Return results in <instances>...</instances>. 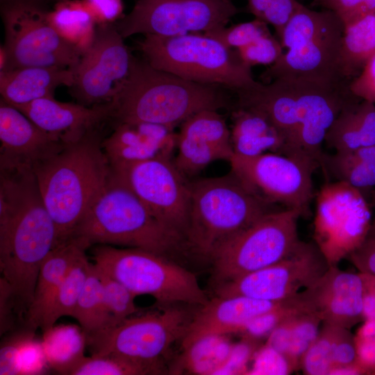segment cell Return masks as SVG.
<instances>
[{
	"instance_id": "obj_17",
	"label": "cell",
	"mask_w": 375,
	"mask_h": 375,
	"mask_svg": "<svg viewBox=\"0 0 375 375\" xmlns=\"http://www.w3.org/2000/svg\"><path fill=\"white\" fill-rule=\"evenodd\" d=\"M111 169L160 222L184 241L190 209V182L171 158H158Z\"/></svg>"
},
{
	"instance_id": "obj_38",
	"label": "cell",
	"mask_w": 375,
	"mask_h": 375,
	"mask_svg": "<svg viewBox=\"0 0 375 375\" xmlns=\"http://www.w3.org/2000/svg\"><path fill=\"white\" fill-rule=\"evenodd\" d=\"M341 327L322 323L319 332L303 356L300 368L305 374L329 375L334 344Z\"/></svg>"
},
{
	"instance_id": "obj_23",
	"label": "cell",
	"mask_w": 375,
	"mask_h": 375,
	"mask_svg": "<svg viewBox=\"0 0 375 375\" xmlns=\"http://www.w3.org/2000/svg\"><path fill=\"white\" fill-rule=\"evenodd\" d=\"M294 297L270 301L242 296H215L193 315L181 340V347L185 349L206 337L236 333L252 318L285 306Z\"/></svg>"
},
{
	"instance_id": "obj_49",
	"label": "cell",
	"mask_w": 375,
	"mask_h": 375,
	"mask_svg": "<svg viewBox=\"0 0 375 375\" xmlns=\"http://www.w3.org/2000/svg\"><path fill=\"white\" fill-rule=\"evenodd\" d=\"M357 361L358 354L355 335H353L349 329L341 327L334 344L331 370L335 367L349 365Z\"/></svg>"
},
{
	"instance_id": "obj_8",
	"label": "cell",
	"mask_w": 375,
	"mask_h": 375,
	"mask_svg": "<svg viewBox=\"0 0 375 375\" xmlns=\"http://www.w3.org/2000/svg\"><path fill=\"white\" fill-rule=\"evenodd\" d=\"M99 268L136 296L147 294L160 305L203 306L208 301L195 275L171 258L137 248L99 244L92 251Z\"/></svg>"
},
{
	"instance_id": "obj_42",
	"label": "cell",
	"mask_w": 375,
	"mask_h": 375,
	"mask_svg": "<svg viewBox=\"0 0 375 375\" xmlns=\"http://www.w3.org/2000/svg\"><path fill=\"white\" fill-rule=\"evenodd\" d=\"M300 4L297 0H247V9L255 18L272 25L280 40Z\"/></svg>"
},
{
	"instance_id": "obj_47",
	"label": "cell",
	"mask_w": 375,
	"mask_h": 375,
	"mask_svg": "<svg viewBox=\"0 0 375 375\" xmlns=\"http://www.w3.org/2000/svg\"><path fill=\"white\" fill-rule=\"evenodd\" d=\"M258 342L242 339L233 344L230 353L215 374H247V364L257 351Z\"/></svg>"
},
{
	"instance_id": "obj_30",
	"label": "cell",
	"mask_w": 375,
	"mask_h": 375,
	"mask_svg": "<svg viewBox=\"0 0 375 375\" xmlns=\"http://www.w3.org/2000/svg\"><path fill=\"white\" fill-rule=\"evenodd\" d=\"M322 325V321L315 312L299 310L281 322L267 337L265 344L285 356L297 370Z\"/></svg>"
},
{
	"instance_id": "obj_25",
	"label": "cell",
	"mask_w": 375,
	"mask_h": 375,
	"mask_svg": "<svg viewBox=\"0 0 375 375\" xmlns=\"http://www.w3.org/2000/svg\"><path fill=\"white\" fill-rule=\"evenodd\" d=\"M235 92L238 107L262 113L284 135L292 156L308 159L298 150L299 108L297 92L290 81L276 78L266 83L257 81L251 87Z\"/></svg>"
},
{
	"instance_id": "obj_21",
	"label": "cell",
	"mask_w": 375,
	"mask_h": 375,
	"mask_svg": "<svg viewBox=\"0 0 375 375\" xmlns=\"http://www.w3.org/2000/svg\"><path fill=\"white\" fill-rule=\"evenodd\" d=\"M17 109L65 146L102 130L112 116L110 102L89 107L54 97L40 99Z\"/></svg>"
},
{
	"instance_id": "obj_5",
	"label": "cell",
	"mask_w": 375,
	"mask_h": 375,
	"mask_svg": "<svg viewBox=\"0 0 375 375\" xmlns=\"http://www.w3.org/2000/svg\"><path fill=\"white\" fill-rule=\"evenodd\" d=\"M71 237L92 244L137 248L167 258L185 248L133 191L112 172L106 188ZM70 237V238H71Z\"/></svg>"
},
{
	"instance_id": "obj_1",
	"label": "cell",
	"mask_w": 375,
	"mask_h": 375,
	"mask_svg": "<svg viewBox=\"0 0 375 375\" xmlns=\"http://www.w3.org/2000/svg\"><path fill=\"white\" fill-rule=\"evenodd\" d=\"M58 244L56 225L35 174L0 190V272L10 287L17 316L24 324L40 269Z\"/></svg>"
},
{
	"instance_id": "obj_10",
	"label": "cell",
	"mask_w": 375,
	"mask_h": 375,
	"mask_svg": "<svg viewBox=\"0 0 375 375\" xmlns=\"http://www.w3.org/2000/svg\"><path fill=\"white\" fill-rule=\"evenodd\" d=\"M49 5L46 0H0L7 54L3 71L29 66L73 69L77 65L82 54L53 26Z\"/></svg>"
},
{
	"instance_id": "obj_4",
	"label": "cell",
	"mask_w": 375,
	"mask_h": 375,
	"mask_svg": "<svg viewBox=\"0 0 375 375\" xmlns=\"http://www.w3.org/2000/svg\"><path fill=\"white\" fill-rule=\"evenodd\" d=\"M185 249L210 260L263 215L278 210L250 190L231 171L190 182Z\"/></svg>"
},
{
	"instance_id": "obj_3",
	"label": "cell",
	"mask_w": 375,
	"mask_h": 375,
	"mask_svg": "<svg viewBox=\"0 0 375 375\" xmlns=\"http://www.w3.org/2000/svg\"><path fill=\"white\" fill-rule=\"evenodd\" d=\"M224 88L192 82L134 57L129 75L110 102L111 122H148L174 128L192 115L226 104Z\"/></svg>"
},
{
	"instance_id": "obj_32",
	"label": "cell",
	"mask_w": 375,
	"mask_h": 375,
	"mask_svg": "<svg viewBox=\"0 0 375 375\" xmlns=\"http://www.w3.org/2000/svg\"><path fill=\"white\" fill-rule=\"evenodd\" d=\"M41 342L49 367L60 374L70 375L85 357L86 337L80 326L53 325L43 331Z\"/></svg>"
},
{
	"instance_id": "obj_54",
	"label": "cell",
	"mask_w": 375,
	"mask_h": 375,
	"mask_svg": "<svg viewBox=\"0 0 375 375\" xmlns=\"http://www.w3.org/2000/svg\"><path fill=\"white\" fill-rule=\"evenodd\" d=\"M356 347L358 362L368 369L370 374H375V338L356 342Z\"/></svg>"
},
{
	"instance_id": "obj_44",
	"label": "cell",
	"mask_w": 375,
	"mask_h": 375,
	"mask_svg": "<svg viewBox=\"0 0 375 375\" xmlns=\"http://www.w3.org/2000/svg\"><path fill=\"white\" fill-rule=\"evenodd\" d=\"M16 366L20 375L43 374L50 368L42 342L35 338V331L26 328L16 353Z\"/></svg>"
},
{
	"instance_id": "obj_58",
	"label": "cell",
	"mask_w": 375,
	"mask_h": 375,
	"mask_svg": "<svg viewBox=\"0 0 375 375\" xmlns=\"http://www.w3.org/2000/svg\"><path fill=\"white\" fill-rule=\"evenodd\" d=\"M364 321L355 335L356 342L369 340L375 338V320L365 319Z\"/></svg>"
},
{
	"instance_id": "obj_59",
	"label": "cell",
	"mask_w": 375,
	"mask_h": 375,
	"mask_svg": "<svg viewBox=\"0 0 375 375\" xmlns=\"http://www.w3.org/2000/svg\"><path fill=\"white\" fill-rule=\"evenodd\" d=\"M323 5H324L328 9L331 10L333 4L335 0H319Z\"/></svg>"
},
{
	"instance_id": "obj_19",
	"label": "cell",
	"mask_w": 375,
	"mask_h": 375,
	"mask_svg": "<svg viewBox=\"0 0 375 375\" xmlns=\"http://www.w3.org/2000/svg\"><path fill=\"white\" fill-rule=\"evenodd\" d=\"M365 292L362 273L347 272L333 266L299 294L322 323L350 329L364 320Z\"/></svg>"
},
{
	"instance_id": "obj_45",
	"label": "cell",
	"mask_w": 375,
	"mask_h": 375,
	"mask_svg": "<svg viewBox=\"0 0 375 375\" xmlns=\"http://www.w3.org/2000/svg\"><path fill=\"white\" fill-rule=\"evenodd\" d=\"M235 51L241 62L251 68L256 65H272L282 56L283 48L279 40L270 32Z\"/></svg>"
},
{
	"instance_id": "obj_41",
	"label": "cell",
	"mask_w": 375,
	"mask_h": 375,
	"mask_svg": "<svg viewBox=\"0 0 375 375\" xmlns=\"http://www.w3.org/2000/svg\"><path fill=\"white\" fill-rule=\"evenodd\" d=\"M144 374H151V372L141 365L112 354L85 356L70 374V375Z\"/></svg>"
},
{
	"instance_id": "obj_2",
	"label": "cell",
	"mask_w": 375,
	"mask_h": 375,
	"mask_svg": "<svg viewBox=\"0 0 375 375\" xmlns=\"http://www.w3.org/2000/svg\"><path fill=\"white\" fill-rule=\"evenodd\" d=\"M102 130L33 168L58 244L68 240L108 184L112 169L103 151Z\"/></svg>"
},
{
	"instance_id": "obj_29",
	"label": "cell",
	"mask_w": 375,
	"mask_h": 375,
	"mask_svg": "<svg viewBox=\"0 0 375 375\" xmlns=\"http://www.w3.org/2000/svg\"><path fill=\"white\" fill-rule=\"evenodd\" d=\"M324 142L335 151L375 144V103L356 100L346 105L329 128Z\"/></svg>"
},
{
	"instance_id": "obj_18",
	"label": "cell",
	"mask_w": 375,
	"mask_h": 375,
	"mask_svg": "<svg viewBox=\"0 0 375 375\" xmlns=\"http://www.w3.org/2000/svg\"><path fill=\"white\" fill-rule=\"evenodd\" d=\"M288 80L295 88L299 103L298 150L303 156L320 165L324 154L322 145L329 128L343 108L358 98L351 94L346 81Z\"/></svg>"
},
{
	"instance_id": "obj_28",
	"label": "cell",
	"mask_w": 375,
	"mask_h": 375,
	"mask_svg": "<svg viewBox=\"0 0 375 375\" xmlns=\"http://www.w3.org/2000/svg\"><path fill=\"white\" fill-rule=\"evenodd\" d=\"M232 120L231 138L233 154L251 157L275 153L293 156L284 135L260 112L237 106L232 113Z\"/></svg>"
},
{
	"instance_id": "obj_24",
	"label": "cell",
	"mask_w": 375,
	"mask_h": 375,
	"mask_svg": "<svg viewBox=\"0 0 375 375\" xmlns=\"http://www.w3.org/2000/svg\"><path fill=\"white\" fill-rule=\"evenodd\" d=\"M174 128L148 122H124L101 142L112 169L158 158H171L176 148Z\"/></svg>"
},
{
	"instance_id": "obj_31",
	"label": "cell",
	"mask_w": 375,
	"mask_h": 375,
	"mask_svg": "<svg viewBox=\"0 0 375 375\" xmlns=\"http://www.w3.org/2000/svg\"><path fill=\"white\" fill-rule=\"evenodd\" d=\"M375 54V12L344 24L340 72L348 81L356 77Z\"/></svg>"
},
{
	"instance_id": "obj_16",
	"label": "cell",
	"mask_w": 375,
	"mask_h": 375,
	"mask_svg": "<svg viewBox=\"0 0 375 375\" xmlns=\"http://www.w3.org/2000/svg\"><path fill=\"white\" fill-rule=\"evenodd\" d=\"M124 40L115 23L97 24L92 44L73 69L69 91L77 103L91 107L112 101L134 58Z\"/></svg>"
},
{
	"instance_id": "obj_15",
	"label": "cell",
	"mask_w": 375,
	"mask_h": 375,
	"mask_svg": "<svg viewBox=\"0 0 375 375\" xmlns=\"http://www.w3.org/2000/svg\"><path fill=\"white\" fill-rule=\"evenodd\" d=\"M330 265L314 242L301 240L278 262L215 288V296H242L270 301L293 298L312 286Z\"/></svg>"
},
{
	"instance_id": "obj_51",
	"label": "cell",
	"mask_w": 375,
	"mask_h": 375,
	"mask_svg": "<svg viewBox=\"0 0 375 375\" xmlns=\"http://www.w3.org/2000/svg\"><path fill=\"white\" fill-rule=\"evenodd\" d=\"M26 328L13 331L6 334V338L1 344L0 375L18 374L16 366V353L18 344Z\"/></svg>"
},
{
	"instance_id": "obj_9",
	"label": "cell",
	"mask_w": 375,
	"mask_h": 375,
	"mask_svg": "<svg viewBox=\"0 0 375 375\" xmlns=\"http://www.w3.org/2000/svg\"><path fill=\"white\" fill-rule=\"evenodd\" d=\"M185 308L165 306L156 312L131 316L117 324L85 334L90 355H116L147 368L164 372L162 358L181 340L192 318Z\"/></svg>"
},
{
	"instance_id": "obj_50",
	"label": "cell",
	"mask_w": 375,
	"mask_h": 375,
	"mask_svg": "<svg viewBox=\"0 0 375 375\" xmlns=\"http://www.w3.org/2000/svg\"><path fill=\"white\" fill-rule=\"evenodd\" d=\"M97 24H113L123 17L122 0H83Z\"/></svg>"
},
{
	"instance_id": "obj_26",
	"label": "cell",
	"mask_w": 375,
	"mask_h": 375,
	"mask_svg": "<svg viewBox=\"0 0 375 375\" xmlns=\"http://www.w3.org/2000/svg\"><path fill=\"white\" fill-rule=\"evenodd\" d=\"M74 82L72 69L29 66L0 72L1 99L19 108L35 100L54 97L57 88Z\"/></svg>"
},
{
	"instance_id": "obj_36",
	"label": "cell",
	"mask_w": 375,
	"mask_h": 375,
	"mask_svg": "<svg viewBox=\"0 0 375 375\" xmlns=\"http://www.w3.org/2000/svg\"><path fill=\"white\" fill-rule=\"evenodd\" d=\"M90 262L86 253L83 255L60 283L45 310L40 326L42 332L55 325L61 317H73L88 275Z\"/></svg>"
},
{
	"instance_id": "obj_14",
	"label": "cell",
	"mask_w": 375,
	"mask_h": 375,
	"mask_svg": "<svg viewBox=\"0 0 375 375\" xmlns=\"http://www.w3.org/2000/svg\"><path fill=\"white\" fill-rule=\"evenodd\" d=\"M229 162L231 171L260 198L308 216L314 197L312 174L317 167L314 162L275 153L233 154Z\"/></svg>"
},
{
	"instance_id": "obj_7",
	"label": "cell",
	"mask_w": 375,
	"mask_h": 375,
	"mask_svg": "<svg viewBox=\"0 0 375 375\" xmlns=\"http://www.w3.org/2000/svg\"><path fill=\"white\" fill-rule=\"evenodd\" d=\"M137 48L153 67L192 82L234 92L257 82L251 68L241 62L235 50L202 33L144 35Z\"/></svg>"
},
{
	"instance_id": "obj_39",
	"label": "cell",
	"mask_w": 375,
	"mask_h": 375,
	"mask_svg": "<svg viewBox=\"0 0 375 375\" xmlns=\"http://www.w3.org/2000/svg\"><path fill=\"white\" fill-rule=\"evenodd\" d=\"M96 267L101 281L104 301L112 326L136 314L139 311L134 301L137 296L122 283Z\"/></svg>"
},
{
	"instance_id": "obj_61",
	"label": "cell",
	"mask_w": 375,
	"mask_h": 375,
	"mask_svg": "<svg viewBox=\"0 0 375 375\" xmlns=\"http://www.w3.org/2000/svg\"><path fill=\"white\" fill-rule=\"evenodd\" d=\"M49 4L51 3H53V4H55L56 3H58L59 1H64V0H46Z\"/></svg>"
},
{
	"instance_id": "obj_20",
	"label": "cell",
	"mask_w": 375,
	"mask_h": 375,
	"mask_svg": "<svg viewBox=\"0 0 375 375\" xmlns=\"http://www.w3.org/2000/svg\"><path fill=\"white\" fill-rule=\"evenodd\" d=\"M176 149L177 168L184 175L196 174L214 161L230 160L233 155L231 129L217 110H201L181 124Z\"/></svg>"
},
{
	"instance_id": "obj_6",
	"label": "cell",
	"mask_w": 375,
	"mask_h": 375,
	"mask_svg": "<svg viewBox=\"0 0 375 375\" xmlns=\"http://www.w3.org/2000/svg\"><path fill=\"white\" fill-rule=\"evenodd\" d=\"M344 24L331 10H311L300 4L286 24L279 41L282 56L261 74L276 78L324 83L346 81L340 72Z\"/></svg>"
},
{
	"instance_id": "obj_35",
	"label": "cell",
	"mask_w": 375,
	"mask_h": 375,
	"mask_svg": "<svg viewBox=\"0 0 375 375\" xmlns=\"http://www.w3.org/2000/svg\"><path fill=\"white\" fill-rule=\"evenodd\" d=\"M232 344L226 335H211L197 340L183 349L173 367L174 374H215L228 358Z\"/></svg>"
},
{
	"instance_id": "obj_55",
	"label": "cell",
	"mask_w": 375,
	"mask_h": 375,
	"mask_svg": "<svg viewBox=\"0 0 375 375\" xmlns=\"http://www.w3.org/2000/svg\"><path fill=\"white\" fill-rule=\"evenodd\" d=\"M365 1L366 0H335L331 10L335 12L344 24L353 16Z\"/></svg>"
},
{
	"instance_id": "obj_12",
	"label": "cell",
	"mask_w": 375,
	"mask_h": 375,
	"mask_svg": "<svg viewBox=\"0 0 375 375\" xmlns=\"http://www.w3.org/2000/svg\"><path fill=\"white\" fill-rule=\"evenodd\" d=\"M315 199L314 242L330 267L338 266L368 236L369 205L360 190L338 181L322 185Z\"/></svg>"
},
{
	"instance_id": "obj_56",
	"label": "cell",
	"mask_w": 375,
	"mask_h": 375,
	"mask_svg": "<svg viewBox=\"0 0 375 375\" xmlns=\"http://www.w3.org/2000/svg\"><path fill=\"white\" fill-rule=\"evenodd\" d=\"M365 281L363 316L365 319L375 320V278L363 274Z\"/></svg>"
},
{
	"instance_id": "obj_53",
	"label": "cell",
	"mask_w": 375,
	"mask_h": 375,
	"mask_svg": "<svg viewBox=\"0 0 375 375\" xmlns=\"http://www.w3.org/2000/svg\"><path fill=\"white\" fill-rule=\"evenodd\" d=\"M347 259L359 272L375 278V237H367Z\"/></svg>"
},
{
	"instance_id": "obj_43",
	"label": "cell",
	"mask_w": 375,
	"mask_h": 375,
	"mask_svg": "<svg viewBox=\"0 0 375 375\" xmlns=\"http://www.w3.org/2000/svg\"><path fill=\"white\" fill-rule=\"evenodd\" d=\"M267 25L266 22L255 18L249 22L226 26L204 34L217 40L226 48L236 50L270 33Z\"/></svg>"
},
{
	"instance_id": "obj_34",
	"label": "cell",
	"mask_w": 375,
	"mask_h": 375,
	"mask_svg": "<svg viewBox=\"0 0 375 375\" xmlns=\"http://www.w3.org/2000/svg\"><path fill=\"white\" fill-rule=\"evenodd\" d=\"M49 19L60 35L83 55L92 43L97 24L83 0H64L53 4Z\"/></svg>"
},
{
	"instance_id": "obj_27",
	"label": "cell",
	"mask_w": 375,
	"mask_h": 375,
	"mask_svg": "<svg viewBox=\"0 0 375 375\" xmlns=\"http://www.w3.org/2000/svg\"><path fill=\"white\" fill-rule=\"evenodd\" d=\"M90 247L83 239L71 237L51 251L40 269L33 299L26 314L24 327L35 331L40 328L56 290L74 264Z\"/></svg>"
},
{
	"instance_id": "obj_48",
	"label": "cell",
	"mask_w": 375,
	"mask_h": 375,
	"mask_svg": "<svg viewBox=\"0 0 375 375\" xmlns=\"http://www.w3.org/2000/svg\"><path fill=\"white\" fill-rule=\"evenodd\" d=\"M349 89L356 98L375 103V54L349 81Z\"/></svg>"
},
{
	"instance_id": "obj_46",
	"label": "cell",
	"mask_w": 375,
	"mask_h": 375,
	"mask_svg": "<svg viewBox=\"0 0 375 375\" xmlns=\"http://www.w3.org/2000/svg\"><path fill=\"white\" fill-rule=\"evenodd\" d=\"M252 360L247 374L285 375L295 370L285 356L266 344L257 349Z\"/></svg>"
},
{
	"instance_id": "obj_52",
	"label": "cell",
	"mask_w": 375,
	"mask_h": 375,
	"mask_svg": "<svg viewBox=\"0 0 375 375\" xmlns=\"http://www.w3.org/2000/svg\"><path fill=\"white\" fill-rule=\"evenodd\" d=\"M16 320L19 321L10 285L0 278V333L1 335L15 330Z\"/></svg>"
},
{
	"instance_id": "obj_13",
	"label": "cell",
	"mask_w": 375,
	"mask_h": 375,
	"mask_svg": "<svg viewBox=\"0 0 375 375\" xmlns=\"http://www.w3.org/2000/svg\"><path fill=\"white\" fill-rule=\"evenodd\" d=\"M238 12L232 0H136L115 24L124 39L204 33L226 26Z\"/></svg>"
},
{
	"instance_id": "obj_57",
	"label": "cell",
	"mask_w": 375,
	"mask_h": 375,
	"mask_svg": "<svg viewBox=\"0 0 375 375\" xmlns=\"http://www.w3.org/2000/svg\"><path fill=\"white\" fill-rule=\"evenodd\" d=\"M370 374V372L358 361L333 369L329 375Z\"/></svg>"
},
{
	"instance_id": "obj_40",
	"label": "cell",
	"mask_w": 375,
	"mask_h": 375,
	"mask_svg": "<svg viewBox=\"0 0 375 375\" xmlns=\"http://www.w3.org/2000/svg\"><path fill=\"white\" fill-rule=\"evenodd\" d=\"M299 310H310L299 294L289 303L252 318L236 333H239L242 339L258 342L262 339H267L272 331L285 318Z\"/></svg>"
},
{
	"instance_id": "obj_11",
	"label": "cell",
	"mask_w": 375,
	"mask_h": 375,
	"mask_svg": "<svg viewBox=\"0 0 375 375\" xmlns=\"http://www.w3.org/2000/svg\"><path fill=\"white\" fill-rule=\"evenodd\" d=\"M301 217L293 209L272 211L229 241L210 260L217 285L271 265L291 253L301 241Z\"/></svg>"
},
{
	"instance_id": "obj_60",
	"label": "cell",
	"mask_w": 375,
	"mask_h": 375,
	"mask_svg": "<svg viewBox=\"0 0 375 375\" xmlns=\"http://www.w3.org/2000/svg\"><path fill=\"white\" fill-rule=\"evenodd\" d=\"M367 237H375V217L374 219L372 220L370 231L369 232Z\"/></svg>"
},
{
	"instance_id": "obj_22",
	"label": "cell",
	"mask_w": 375,
	"mask_h": 375,
	"mask_svg": "<svg viewBox=\"0 0 375 375\" xmlns=\"http://www.w3.org/2000/svg\"><path fill=\"white\" fill-rule=\"evenodd\" d=\"M0 142V167L24 166L33 169L65 147L2 99Z\"/></svg>"
},
{
	"instance_id": "obj_33",
	"label": "cell",
	"mask_w": 375,
	"mask_h": 375,
	"mask_svg": "<svg viewBox=\"0 0 375 375\" xmlns=\"http://www.w3.org/2000/svg\"><path fill=\"white\" fill-rule=\"evenodd\" d=\"M320 165L335 181L360 190L375 187V144L323 154Z\"/></svg>"
},
{
	"instance_id": "obj_37",
	"label": "cell",
	"mask_w": 375,
	"mask_h": 375,
	"mask_svg": "<svg viewBox=\"0 0 375 375\" xmlns=\"http://www.w3.org/2000/svg\"><path fill=\"white\" fill-rule=\"evenodd\" d=\"M72 317L76 319L85 334L112 326L101 281L97 268L92 262Z\"/></svg>"
}]
</instances>
